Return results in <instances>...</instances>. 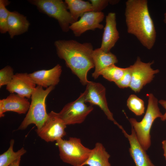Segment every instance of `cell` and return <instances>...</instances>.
<instances>
[{
    "mask_svg": "<svg viewBox=\"0 0 166 166\" xmlns=\"http://www.w3.org/2000/svg\"><path fill=\"white\" fill-rule=\"evenodd\" d=\"M154 61L148 63L142 61L137 57L134 63L129 66L132 72V79L129 87L136 93L139 92L143 86L150 83L154 75L159 72V69L154 70L151 67Z\"/></svg>",
    "mask_w": 166,
    "mask_h": 166,
    "instance_id": "8",
    "label": "cell"
},
{
    "mask_svg": "<svg viewBox=\"0 0 166 166\" xmlns=\"http://www.w3.org/2000/svg\"><path fill=\"white\" fill-rule=\"evenodd\" d=\"M132 79V72L130 66L125 68L124 73L121 78L115 83L119 88H124L130 87Z\"/></svg>",
    "mask_w": 166,
    "mask_h": 166,
    "instance_id": "26",
    "label": "cell"
},
{
    "mask_svg": "<svg viewBox=\"0 0 166 166\" xmlns=\"http://www.w3.org/2000/svg\"><path fill=\"white\" fill-rule=\"evenodd\" d=\"M36 87L27 73H17L12 80L6 85V89L11 93H16L27 98H31V95Z\"/></svg>",
    "mask_w": 166,
    "mask_h": 166,
    "instance_id": "12",
    "label": "cell"
},
{
    "mask_svg": "<svg viewBox=\"0 0 166 166\" xmlns=\"http://www.w3.org/2000/svg\"><path fill=\"white\" fill-rule=\"evenodd\" d=\"M84 92L86 102L89 103L92 106L96 105L99 106L109 120L113 121L120 129L123 128L114 119L113 113L108 108L105 96V88L102 85L99 83L89 81Z\"/></svg>",
    "mask_w": 166,
    "mask_h": 166,
    "instance_id": "9",
    "label": "cell"
},
{
    "mask_svg": "<svg viewBox=\"0 0 166 166\" xmlns=\"http://www.w3.org/2000/svg\"><path fill=\"white\" fill-rule=\"evenodd\" d=\"M65 2L75 22L77 21L79 17H81L85 13L93 11L92 4L88 1L81 0H65Z\"/></svg>",
    "mask_w": 166,
    "mask_h": 166,
    "instance_id": "20",
    "label": "cell"
},
{
    "mask_svg": "<svg viewBox=\"0 0 166 166\" xmlns=\"http://www.w3.org/2000/svg\"><path fill=\"white\" fill-rule=\"evenodd\" d=\"M104 17V14L102 12H86L84 14L79 20L70 25L69 29L77 37L80 36L88 30H94L96 29H102L103 28L104 26L101 23Z\"/></svg>",
    "mask_w": 166,
    "mask_h": 166,
    "instance_id": "11",
    "label": "cell"
},
{
    "mask_svg": "<svg viewBox=\"0 0 166 166\" xmlns=\"http://www.w3.org/2000/svg\"><path fill=\"white\" fill-rule=\"evenodd\" d=\"M66 125L59 117L58 113L51 111L41 128L36 130L38 135L46 142H53L66 135Z\"/></svg>",
    "mask_w": 166,
    "mask_h": 166,
    "instance_id": "10",
    "label": "cell"
},
{
    "mask_svg": "<svg viewBox=\"0 0 166 166\" xmlns=\"http://www.w3.org/2000/svg\"><path fill=\"white\" fill-rule=\"evenodd\" d=\"M127 106L136 116H140L144 113L145 107L143 101L134 94H131L128 97Z\"/></svg>",
    "mask_w": 166,
    "mask_h": 166,
    "instance_id": "23",
    "label": "cell"
},
{
    "mask_svg": "<svg viewBox=\"0 0 166 166\" xmlns=\"http://www.w3.org/2000/svg\"><path fill=\"white\" fill-rule=\"evenodd\" d=\"M148 96L147 108L142 120L138 122L133 118L129 119L139 143L146 151L151 145L150 133L152 124L156 119L161 118L163 115L158 106L157 99L152 93L148 94Z\"/></svg>",
    "mask_w": 166,
    "mask_h": 166,
    "instance_id": "4",
    "label": "cell"
},
{
    "mask_svg": "<svg viewBox=\"0 0 166 166\" xmlns=\"http://www.w3.org/2000/svg\"><path fill=\"white\" fill-rule=\"evenodd\" d=\"M164 22L166 24V12L164 14Z\"/></svg>",
    "mask_w": 166,
    "mask_h": 166,
    "instance_id": "31",
    "label": "cell"
},
{
    "mask_svg": "<svg viewBox=\"0 0 166 166\" xmlns=\"http://www.w3.org/2000/svg\"><path fill=\"white\" fill-rule=\"evenodd\" d=\"M92 57L95 68L92 76L94 79L98 78L101 72L105 69L115 65L118 61L114 54L110 52H105L100 48L93 50Z\"/></svg>",
    "mask_w": 166,
    "mask_h": 166,
    "instance_id": "17",
    "label": "cell"
},
{
    "mask_svg": "<svg viewBox=\"0 0 166 166\" xmlns=\"http://www.w3.org/2000/svg\"><path fill=\"white\" fill-rule=\"evenodd\" d=\"M125 17L127 32L135 36L148 49L155 43L156 32L150 15L147 0H128Z\"/></svg>",
    "mask_w": 166,
    "mask_h": 166,
    "instance_id": "1",
    "label": "cell"
},
{
    "mask_svg": "<svg viewBox=\"0 0 166 166\" xmlns=\"http://www.w3.org/2000/svg\"><path fill=\"white\" fill-rule=\"evenodd\" d=\"M86 102L84 92L76 100L65 105L57 113L59 117L66 125L82 123L93 109L92 105L88 106Z\"/></svg>",
    "mask_w": 166,
    "mask_h": 166,
    "instance_id": "7",
    "label": "cell"
},
{
    "mask_svg": "<svg viewBox=\"0 0 166 166\" xmlns=\"http://www.w3.org/2000/svg\"><path fill=\"white\" fill-rule=\"evenodd\" d=\"M56 141L61 160L73 166H83L91 152L92 149L84 146L79 138L70 137L68 140L62 138Z\"/></svg>",
    "mask_w": 166,
    "mask_h": 166,
    "instance_id": "5",
    "label": "cell"
},
{
    "mask_svg": "<svg viewBox=\"0 0 166 166\" xmlns=\"http://www.w3.org/2000/svg\"><path fill=\"white\" fill-rule=\"evenodd\" d=\"M158 102L164 108L166 112L164 114H163L162 117L160 118L162 121H165L166 120V101L163 100H160Z\"/></svg>",
    "mask_w": 166,
    "mask_h": 166,
    "instance_id": "28",
    "label": "cell"
},
{
    "mask_svg": "<svg viewBox=\"0 0 166 166\" xmlns=\"http://www.w3.org/2000/svg\"><path fill=\"white\" fill-rule=\"evenodd\" d=\"M54 45L58 56L65 61L66 66L78 77L82 84L86 85L89 81L88 73L94 67L92 44L70 40L56 41Z\"/></svg>",
    "mask_w": 166,
    "mask_h": 166,
    "instance_id": "2",
    "label": "cell"
},
{
    "mask_svg": "<svg viewBox=\"0 0 166 166\" xmlns=\"http://www.w3.org/2000/svg\"><path fill=\"white\" fill-rule=\"evenodd\" d=\"M162 148L164 152V155L166 160V140H163L162 142Z\"/></svg>",
    "mask_w": 166,
    "mask_h": 166,
    "instance_id": "29",
    "label": "cell"
},
{
    "mask_svg": "<svg viewBox=\"0 0 166 166\" xmlns=\"http://www.w3.org/2000/svg\"><path fill=\"white\" fill-rule=\"evenodd\" d=\"M110 156L103 145L97 142L83 166H111L109 162Z\"/></svg>",
    "mask_w": 166,
    "mask_h": 166,
    "instance_id": "19",
    "label": "cell"
},
{
    "mask_svg": "<svg viewBox=\"0 0 166 166\" xmlns=\"http://www.w3.org/2000/svg\"><path fill=\"white\" fill-rule=\"evenodd\" d=\"M41 12L56 19L62 30L68 31L70 24L75 22L65 2L61 0H33L29 1Z\"/></svg>",
    "mask_w": 166,
    "mask_h": 166,
    "instance_id": "6",
    "label": "cell"
},
{
    "mask_svg": "<svg viewBox=\"0 0 166 166\" xmlns=\"http://www.w3.org/2000/svg\"><path fill=\"white\" fill-rule=\"evenodd\" d=\"M55 87L51 86L44 89L41 86H36L31 95L28 111L18 130L25 129L31 124L37 126V130L41 128L48 116L46 109V97Z\"/></svg>",
    "mask_w": 166,
    "mask_h": 166,
    "instance_id": "3",
    "label": "cell"
},
{
    "mask_svg": "<svg viewBox=\"0 0 166 166\" xmlns=\"http://www.w3.org/2000/svg\"><path fill=\"white\" fill-rule=\"evenodd\" d=\"M14 70L10 66L7 65L0 70V88L8 84L14 75Z\"/></svg>",
    "mask_w": 166,
    "mask_h": 166,
    "instance_id": "25",
    "label": "cell"
},
{
    "mask_svg": "<svg viewBox=\"0 0 166 166\" xmlns=\"http://www.w3.org/2000/svg\"><path fill=\"white\" fill-rule=\"evenodd\" d=\"M9 4L7 0H0V32L5 34L7 32V21L10 11L6 8Z\"/></svg>",
    "mask_w": 166,
    "mask_h": 166,
    "instance_id": "24",
    "label": "cell"
},
{
    "mask_svg": "<svg viewBox=\"0 0 166 166\" xmlns=\"http://www.w3.org/2000/svg\"><path fill=\"white\" fill-rule=\"evenodd\" d=\"M92 7L93 11L96 12H102L109 3L110 0H90Z\"/></svg>",
    "mask_w": 166,
    "mask_h": 166,
    "instance_id": "27",
    "label": "cell"
},
{
    "mask_svg": "<svg viewBox=\"0 0 166 166\" xmlns=\"http://www.w3.org/2000/svg\"><path fill=\"white\" fill-rule=\"evenodd\" d=\"M29 26L30 23L26 16L16 11L10 12L7 32L11 38L26 32Z\"/></svg>",
    "mask_w": 166,
    "mask_h": 166,
    "instance_id": "18",
    "label": "cell"
},
{
    "mask_svg": "<svg viewBox=\"0 0 166 166\" xmlns=\"http://www.w3.org/2000/svg\"><path fill=\"white\" fill-rule=\"evenodd\" d=\"M121 130L129 142L130 154L136 166H156L139 143L133 128L131 134L127 133L124 128Z\"/></svg>",
    "mask_w": 166,
    "mask_h": 166,
    "instance_id": "13",
    "label": "cell"
},
{
    "mask_svg": "<svg viewBox=\"0 0 166 166\" xmlns=\"http://www.w3.org/2000/svg\"><path fill=\"white\" fill-rule=\"evenodd\" d=\"M21 158H19L10 164L8 166H19Z\"/></svg>",
    "mask_w": 166,
    "mask_h": 166,
    "instance_id": "30",
    "label": "cell"
},
{
    "mask_svg": "<svg viewBox=\"0 0 166 166\" xmlns=\"http://www.w3.org/2000/svg\"><path fill=\"white\" fill-rule=\"evenodd\" d=\"M61 72V66L58 64L50 69L38 70L29 74L36 85L46 88L58 84Z\"/></svg>",
    "mask_w": 166,
    "mask_h": 166,
    "instance_id": "14",
    "label": "cell"
},
{
    "mask_svg": "<svg viewBox=\"0 0 166 166\" xmlns=\"http://www.w3.org/2000/svg\"><path fill=\"white\" fill-rule=\"evenodd\" d=\"M14 143V139L10 141V146L8 150L0 155V166H8L16 160L21 158L26 152L23 147L16 152L13 150Z\"/></svg>",
    "mask_w": 166,
    "mask_h": 166,
    "instance_id": "21",
    "label": "cell"
},
{
    "mask_svg": "<svg viewBox=\"0 0 166 166\" xmlns=\"http://www.w3.org/2000/svg\"><path fill=\"white\" fill-rule=\"evenodd\" d=\"M30 104L27 98L11 93L6 98L0 100V117H4V113L7 111L25 114L28 111Z\"/></svg>",
    "mask_w": 166,
    "mask_h": 166,
    "instance_id": "15",
    "label": "cell"
},
{
    "mask_svg": "<svg viewBox=\"0 0 166 166\" xmlns=\"http://www.w3.org/2000/svg\"><path fill=\"white\" fill-rule=\"evenodd\" d=\"M125 69V68H120L113 65L104 69L101 73L100 75L108 80L115 83L121 78Z\"/></svg>",
    "mask_w": 166,
    "mask_h": 166,
    "instance_id": "22",
    "label": "cell"
},
{
    "mask_svg": "<svg viewBox=\"0 0 166 166\" xmlns=\"http://www.w3.org/2000/svg\"><path fill=\"white\" fill-rule=\"evenodd\" d=\"M106 24L104 28L100 48L106 52H110L119 38L117 28L116 15L109 13L106 16Z\"/></svg>",
    "mask_w": 166,
    "mask_h": 166,
    "instance_id": "16",
    "label": "cell"
}]
</instances>
